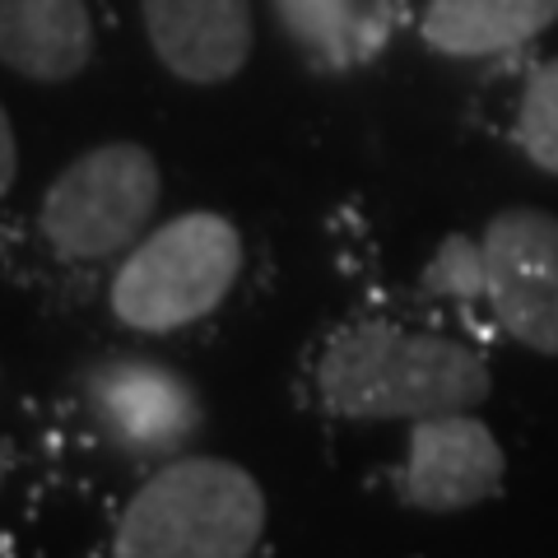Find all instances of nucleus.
Instances as JSON below:
<instances>
[{
  "mask_svg": "<svg viewBox=\"0 0 558 558\" xmlns=\"http://www.w3.org/2000/svg\"><path fill=\"white\" fill-rule=\"evenodd\" d=\"M494 377L470 344L396 322H354L326 340L317 400L359 424H418L451 410H480Z\"/></svg>",
  "mask_w": 558,
  "mask_h": 558,
  "instance_id": "obj_1",
  "label": "nucleus"
},
{
  "mask_svg": "<svg viewBox=\"0 0 558 558\" xmlns=\"http://www.w3.org/2000/svg\"><path fill=\"white\" fill-rule=\"evenodd\" d=\"M266 535V494L229 457H178L135 488L112 558H252Z\"/></svg>",
  "mask_w": 558,
  "mask_h": 558,
  "instance_id": "obj_2",
  "label": "nucleus"
},
{
  "mask_svg": "<svg viewBox=\"0 0 558 558\" xmlns=\"http://www.w3.org/2000/svg\"><path fill=\"white\" fill-rule=\"evenodd\" d=\"M242 275V233L215 209H186L145 233L112 279V317L145 336H168L209 317Z\"/></svg>",
  "mask_w": 558,
  "mask_h": 558,
  "instance_id": "obj_3",
  "label": "nucleus"
},
{
  "mask_svg": "<svg viewBox=\"0 0 558 558\" xmlns=\"http://www.w3.org/2000/svg\"><path fill=\"white\" fill-rule=\"evenodd\" d=\"M159 201V159L135 140H108L51 178L38 205V229L61 260H102L145 238Z\"/></svg>",
  "mask_w": 558,
  "mask_h": 558,
  "instance_id": "obj_4",
  "label": "nucleus"
},
{
  "mask_svg": "<svg viewBox=\"0 0 558 558\" xmlns=\"http://www.w3.org/2000/svg\"><path fill=\"white\" fill-rule=\"evenodd\" d=\"M484 303L526 354L558 359V215L508 205L480 233Z\"/></svg>",
  "mask_w": 558,
  "mask_h": 558,
  "instance_id": "obj_5",
  "label": "nucleus"
},
{
  "mask_svg": "<svg viewBox=\"0 0 558 558\" xmlns=\"http://www.w3.org/2000/svg\"><path fill=\"white\" fill-rule=\"evenodd\" d=\"M508 484V451L475 410H451L410 424L400 461V502L428 517L484 508Z\"/></svg>",
  "mask_w": 558,
  "mask_h": 558,
  "instance_id": "obj_6",
  "label": "nucleus"
},
{
  "mask_svg": "<svg viewBox=\"0 0 558 558\" xmlns=\"http://www.w3.org/2000/svg\"><path fill=\"white\" fill-rule=\"evenodd\" d=\"M89 410L102 438L131 457H172L201 433V396L168 363L108 359L89 377Z\"/></svg>",
  "mask_w": 558,
  "mask_h": 558,
  "instance_id": "obj_7",
  "label": "nucleus"
},
{
  "mask_svg": "<svg viewBox=\"0 0 558 558\" xmlns=\"http://www.w3.org/2000/svg\"><path fill=\"white\" fill-rule=\"evenodd\" d=\"M154 57L182 84H229L252 61V0H140Z\"/></svg>",
  "mask_w": 558,
  "mask_h": 558,
  "instance_id": "obj_8",
  "label": "nucleus"
},
{
  "mask_svg": "<svg viewBox=\"0 0 558 558\" xmlns=\"http://www.w3.org/2000/svg\"><path fill=\"white\" fill-rule=\"evenodd\" d=\"M84 0H0V65L38 84H65L94 61Z\"/></svg>",
  "mask_w": 558,
  "mask_h": 558,
  "instance_id": "obj_9",
  "label": "nucleus"
},
{
  "mask_svg": "<svg viewBox=\"0 0 558 558\" xmlns=\"http://www.w3.org/2000/svg\"><path fill=\"white\" fill-rule=\"evenodd\" d=\"M554 24L558 0H424L418 10V38L451 61L502 57Z\"/></svg>",
  "mask_w": 558,
  "mask_h": 558,
  "instance_id": "obj_10",
  "label": "nucleus"
},
{
  "mask_svg": "<svg viewBox=\"0 0 558 558\" xmlns=\"http://www.w3.org/2000/svg\"><path fill=\"white\" fill-rule=\"evenodd\" d=\"M275 14L312 61L349 65L359 57V0H275Z\"/></svg>",
  "mask_w": 558,
  "mask_h": 558,
  "instance_id": "obj_11",
  "label": "nucleus"
},
{
  "mask_svg": "<svg viewBox=\"0 0 558 558\" xmlns=\"http://www.w3.org/2000/svg\"><path fill=\"white\" fill-rule=\"evenodd\" d=\"M512 140L526 154V163L558 178V57L539 61L531 70L526 89L517 98L512 117Z\"/></svg>",
  "mask_w": 558,
  "mask_h": 558,
  "instance_id": "obj_12",
  "label": "nucleus"
},
{
  "mask_svg": "<svg viewBox=\"0 0 558 558\" xmlns=\"http://www.w3.org/2000/svg\"><path fill=\"white\" fill-rule=\"evenodd\" d=\"M428 289L451 293V299H484V270H480V238H451L428 266Z\"/></svg>",
  "mask_w": 558,
  "mask_h": 558,
  "instance_id": "obj_13",
  "label": "nucleus"
},
{
  "mask_svg": "<svg viewBox=\"0 0 558 558\" xmlns=\"http://www.w3.org/2000/svg\"><path fill=\"white\" fill-rule=\"evenodd\" d=\"M14 172H20V140H14L10 112L0 108V196L14 186Z\"/></svg>",
  "mask_w": 558,
  "mask_h": 558,
  "instance_id": "obj_14",
  "label": "nucleus"
},
{
  "mask_svg": "<svg viewBox=\"0 0 558 558\" xmlns=\"http://www.w3.org/2000/svg\"><path fill=\"white\" fill-rule=\"evenodd\" d=\"M5 475H10V447L0 438V488H5Z\"/></svg>",
  "mask_w": 558,
  "mask_h": 558,
  "instance_id": "obj_15",
  "label": "nucleus"
}]
</instances>
